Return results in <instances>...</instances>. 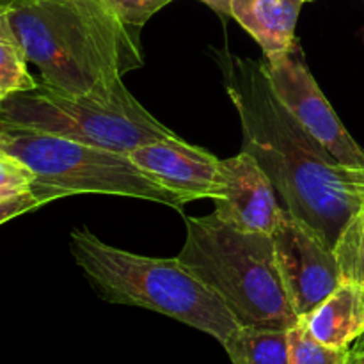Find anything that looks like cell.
I'll use <instances>...</instances> for the list:
<instances>
[{
  "label": "cell",
  "instance_id": "6da1fadb",
  "mask_svg": "<svg viewBox=\"0 0 364 364\" xmlns=\"http://www.w3.org/2000/svg\"><path fill=\"white\" fill-rule=\"evenodd\" d=\"M223 59L244 151L263 167L283 208L315 228L334 249L352 217L364 208V167L343 166L309 137L274 98L259 63Z\"/></svg>",
  "mask_w": 364,
  "mask_h": 364
},
{
  "label": "cell",
  "instance_id": "7a4b0ae2",
  "mask_svg": "<svg viewBox=\"0 0 364 364\" xmlns=\"http://www.w3.org/2000/svg\"><path fill=\"white\" fill-rule=\"evenodd\" d=\"M41 84L84 95L105 92L142 66L137 31L121 23L102 0H36L4 11Z\"/></svg>",
  "mask_w": 364,
  "mask_h": 364
},
{
  "label": "cell",
  "instance_id": "3957f363",
  "mask_svg": "<svg viewBox=\"0 0 364 364\" xmlns=\"http://www.w3.org/2000/svg\"><path fill=\"white\" fill-rule=\"evenodd\" d=\"M70 251L103 301L162 313L210 334L220 345L238 329L219 295L178 258L123 251L102 242L87 228L71 231Z\"/></svg>",
  "mask_w": 364,
  "mask_h": 364
},
{
  "label": "cell",
  "instance_id": "277c9868",
  "mask_svg": "<svg viewBox=\"0 0 364 364\" xmlns=\"http://www.w3.org/2000/svg\"><path fill=\"white\" fill-rule=\"evenodd\" d=\"M187 238L176 256L215 291L238 327L288 331L299 322L281 281L272 235L247 233L215 215L185 217Z\"/></svg>",
  "mask_w": 364,
  "mask_h": 364
},
{
  "label": "cell",
  "instance_id": "5b68a950",
  "mask_svg": "<svg viewBox=\"0 0 364 364\" xmlns=\"http://www.w3.org/2000/svg\"><path fill=\"white\" fill-rule=\"evenodd\" d=\"M0 149L34 173L31 194L41 205L78 194L146 199L176 210L187 205L142 173L128 153L21 127L0 128Z\"/></svg>",
  "mask_w": 364,
  "mask_h": 364
},
{
  "label": "cell",
  "instance_id": "8992f818",
  "mask_svg": "<svg viewBox=\"0 0 364 364\" xmlns=\"http://www.w3.org/2000/svg\"><path fill=\"white\" fill-rule=\"evenodd\" d=\"M2 127L32 128L121 153L174 135L135 100L123 82L110 91L84 95L39 82L36 89L13 92L2 100Z\"/></svg>",
  "mask_w": 364,
  "mask_h": 364
},
{
  "label": "cell",
  "instance_id": "52a82bcc",
  "mask_svg": "<svg viewBox=\"0 0 364 364\" xmlns=\"http://www.w3.org/2000/svg\"><path fill=\"white\" fill-rule=\"evenodd\" d=\"M259 66L274 98L309 137L343 166L364 167V149L348 134L320 91L297 45L287 53L265 57Z\"/></svg>",
  "mask_w": 364,
  "mask_h": 364
},
{
  "label": "cell",
  "instance_id": "ba28073f",
  "mask_svg": "<svg viewBox=\"0 0 364 364\" xmlns=\"http://www.w3.org/2000/svg\"><path fill=\"white\" fill-rule=\"evenodd\" d=\"M277 270L299 318L311 313L343 279L336 252L304 220L284 210L272 233Z\"/></svg>",
  "mask_w": 364,
  "mask_h": 364
},
{
  "label": "cell",
  "instance_id": "9c48e42d",
  "mask_svg": "<svg viewBox=\"0 0 364 364\" xmlns=\"http://www.w3.org/2000/svg\"><path fill=\"white\" fill-rule=\"evenodd\" d=\"M274 183L258 160L242 149L237 156L220 160L213 194L215 215L247 233L272 235L283 219Z\"/></svg>",
  "mask_w": 364,
  "mask_h": 364
},
{
  "label": "cell",
  "instance_id": "30bf717a",
  "mask_svg": "<svg viewBox=\"0 0 364 364\" xmlns=\"http://www.w3.org/2000/svg\"><path fill=\"white\" fill-rule=\"evenodd\" d=\"M128 156L142 173L185 203L212 199L215 194L220 160L176 135L139 146Z\"/></svg>",
  "mask_w": 364,
  "mask_h": 364
},
{
  "label": "cell",
  "instance_id": "8fae6325",
  "mask_svg": "<svg viewBox=\"0 0 364 364\" xmlns=\"http://www.w3.org/2000/svg\"><path fill=\"white\" fill-rule=\"evenodd\" d=\"M301 320L320 343L350 348L364 336V284L341 281L329 297Z\"/></svg>",
  "mask_w": 364,
  "mask_h": 364
},
{
  "label": "cell",
  "instance_id": "7c38bea8",
  "mask_svg": "<svg viewBox=\"0 0 364 364\" xmlns=\"http://www.w3.org/2000/svg\"><path fill=\"white\" fill-rule=\"evenodd\" d=\"M304 0H231V16L258 41L265 57L294 48Z\"/></svg>",
  "mask_w": 364,
  "mask_h": 364
},
{
  "label": "cell",
  "instance_id": "4fadbf2b",
  "mask_svg": "<svg viewBox=\"0 0 364 364\" xmlns=\"http://www.w3.org/2000/svg\"><path fill=\"white\" fill-rule=\"evenodd\" d=\"M231 364H290L288 331L238 327L223 345Z\"/></svg>",
  "mask_w": 364,
  "mask_h": 364
},
{
  "label": "cell",
  "instance_id": "5bb4252c",
  "mask_svg": "<svg viewBox=\"0 0 364 364\" xmlns=\"http://www.w3.org/2000/svg\"><path fill=\"white\" fill-rule=\"evenodd\" d=\"M38 84L39 82H36V78L28 73L27 59L2 13L0 14V95L6 98L13 92L36 89Z\"/></svg>",
  "mask_w": 364,
  "mask_h": 364
},
{
  "label": "cell",
  "instance_id": "9a60e30c",
  "mask_svg": "<svg viewBox=\"0 0 364 364\" xmlns=\"http://www.w3.org/2000/svg\"><path fill=\"white\" fill-rule=\"evenodd\" d=\"M288 355L290 364H354L352 348L320 343L311 336L302 320L288 329Z\"/></svg>",
  "mask_w": 364,
  "mask_h": 364
},
{
  "label": "cell",
  "instance_id": "2e32d148",
  "mask_svg": "<svg viewBox=\"0 0 364 364\" xmlns=\"http://www.w3.org/2000/svg\"><path fill=\"white\" fill-rule=\"evenodd\" d=\"M334 252L340 263L341 279L364 284V208L347 224Z\"/></svg>",
  "mask_w": 364,
  "mask_h": 364
},
{
  "label": "cell",
  "instance_id": "e0dca14e",
  "mask_svg": "<svg viewBox=\"0 0 364 364\" xmlns=\"http://www.w3.org/2000/svg\"><path fill=\"white\" fill-rule=\"evenodd\" d=\"M34 173L16 156L0 149V203L31 194Z\"/></svg>",
  "mask_w": 364,
  "mask_h": 364
},
{
  "label": "cell",
  "instance_id": "ac0fdd59",
  "mask_svg": "<svg viewBox=\"0 0 364 364\" xmlns=\"http://www.w3.org/2000/svg\"><path fill=\"white\" fill-rule=\"evenodd\" d=\"M103 6L132 31H139L142 25L164 6L173 0H102Z\"/></svg>",
  "mask_w": 364,
  "mask_h": 364
},
{
  "label": "cell",
  "instance_id": "d6986e66",
  "mask_svg": "<svg viewBox=\"0 0 364 364\" xmlns=\"http://www.w3.org/2000/svg\"><path fill=\"white\" fill-rule=\"evenodd\" d=\"M39 206H43L41 201L36 199L32 194H25L20 196V198L9 199V201H2L0 203V224L21 215V213L32 212V210L39 208Z\"/></svg>",
  "mask_w": 364,
  "mask_h": 364
},
{
  "label": "cell",
  "instance_id": "ffe728a7",
  "mask_svg": "<svg viewBox=\"0 0 364 364\" xmlns=\"http://www.w3.org/2000/svg\"><path fill=\"white\" fill-rule=\"evenodd\" d=\"M203 2L208 4L210 7H213L219 13L231 14V0H203Z\"/></svg>",
  "mask_w": 364,
  "mask_h": 364
},
{
  "label": "cell",
  "instance_id": "44dd1931",
  "mask_svg": "<svg viewBox=\"0 0 364 364\" xmlns=\"http://www.w3.org/2000/svg\"><path fill=\"white\" fill-rule=\"evenodd\" d=\"M28 2H36V0H0V9L6 11L7 7L20 6V4H28Z\"/></svg>",
  "mask_w": 364,
  "mask_h": 364
},
{
  "label": "cell",
  "instance_id": "7402d4cb",
  "mask_svg": "<svg viewBox=\"0 0 364 364\" xmlns=\"http://www.w3.org/2000/svg\"><path fill=\"white\" fill-rule=\"evenodd\" d=\"M354 352V350H352ZM354 364H364V348L354 352Z\"/></svg>",
  "mask_w": 364,
  "mask_h": 364
},
{
  "label": "cell",
  "instance_id": "603a6c76",
  "mask_svg": "<svg viewBox=\"0 0 364 364\" xmlns=\"http://www.w3.org/2000/svg\"><path fill=\"white\" fill-rule=\"evenodd\" d=\"M363 348H364V336L363 338H359V340L358 341H355V347L354 348H352V350H363Z\"/></svg>",
  "mask_w": 364,
  "mask_h": 364
},
{
  "label": "cell",
  "instance_id": "cb8c5ba5",
  "mask_svg": "<svg viewBox=\"0 0 364 364\" xmlns=\"http://www.w3.org/2000/svg\"><path fill=\"white\" fill-rule=\"evenodd\" d=\"M2 100H4V96H2V95H0V103H2Z\"/></svg>",
  "mask_w": 364,
  "mask_h": 364
},
{
  "label": "cell",
  "instance_id": "d4e9b609",
  "mask_svg": "<svg viewBox=\"0 0 364 364\" xmlns=\"http://www.w3.org/2000/svg\"><path fill=\"white\" fill-rule=\"evenodd\" d=\"M4 13V9H0V14H2Z\"/></svg>",
  "mask_w": 364,
  "mask_h": 364
},
{
  "label": "cell",
  "instance_id": "484cf974",
  "mask_svg": "<svg viewBox=\"0 0 364 364\" xmlns=\"http://www.w3.org/2000/svg\"><path fill=\"white\" fill-rule=\"evenodd\" d=\"M304 2H308V0H304Z\"/></svg>",
  "mask_w": 364,
  "mask_h": 364
}]
</instances>
